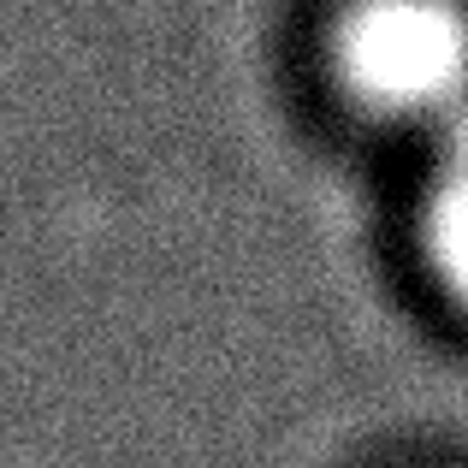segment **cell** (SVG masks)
I'll use <instances>...</instances> for the list:
<instances>
[{
    "mask_svg": "<svg viewBox=\"0 0 468 468\" xmlns=\"http://www.w3.org/2000/svg\"><path fill=\"white\" fill-rule=\"evenodd\" d=\"M421 250L445 297L468 309V119L433 143L421 190Z\"/></svg>",
    "mask_w": 468,
    "mask_h": 468,
    "instance_id": "2",
    "label": "cell"
},
{
    "mask_svg": "<svg viewBox=\"0 0 468 468\" xmlns=\"http://www.w3.org/2000/svg\"><path fill=\"white\" fill-rule=\"evenodd\" d=\"M326 71L367 119L445 137L468 119V0H344Z\"/></svg>",
    "mask_w": 468,
    "mask_h": 468,
    "instance_id": "1",
    "label": "cell"
}]
</instances>
